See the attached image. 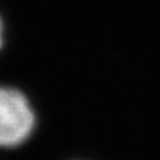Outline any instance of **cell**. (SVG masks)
<instances>
[{
  "label": "cell",
  "mask_w": 160,
  "mask_h": 160,
  "mask_svg": "<svg viewBox=\"0 0 160 160\" xmlns=\"http://www.w3.org/2000/svg\"><path fill=\"white\" fill-rule=\"evenodd\" d=\"M37 125V115L21 90L0 86V148L13 149L28 141Z\"/></svg>",
  "instance_id": "6da1fadb"
},
{
  "label": "cell",
  "mask_w": 160,
  "mask_h": 160,
  "mask_svg": "<svg viewBox=\"0 0 160 160\" xmlns=\"http://www.w3.org/2000/svg\"><path fill=\"white\" fill-rule=\"evenodd\" d=\"M3 39H4V25H3L2 17H0V49L3 47Z\"/></svg>",
  "instance_id": "7a4b0ae2"
}]
</instances>
